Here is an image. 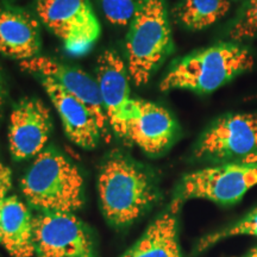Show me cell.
Wrapping results in <instances>:
<instances>
[{"mask_svg": "<svg viewBox=\"0 0 257 257\" xmlns=\"http://www.w3.org/2000/svg\"><path fill=\"white\" fill-rule=\"evenodd\" d=\"M0 244L12 257H32L34 216L17 195H9L0 210Z\"/></svg>", "mask_w": 257, "mask_h": 257, "instance_id": "obj_16", "label": "cell"}, {"mask_svg": "<svg viewBox=\"0 0 257 257\" xmlns=\"http://www.w3.org/2000/svg\"><path fill=\"white\" fill-rule=\"evenodd\" d=\"M106 19L117 27H126L131 23L141 0H99Z\"/></svg>", "mask_w": 257, "mask_h": 257, "instance_id": "obj_20", "label": "cell"}, {"mask_svg": "<svg viewBox=\"0 0 257 257\" xmlns=\"http://www.w3.org/2000/svg\"><path fill=\"white\" fill-rule=\"evenodd\" d=\"M232 0H181L176 6V21L188 30H204L230 11Z\"/></svg>", "mask_w": 257, "mask_h": 257, "instance_id": "obj_17", "label": "cell"}, {"mask_svg": "<svg viewBox=\"0 0 257 257\" xmlns=\"http://www.w3.org/2000/svg\"><path fill=\"white\" fill-rule=\"evenodd\" d=\"M40 22L18 6H0V55L19 62L40 55Z\"/></svg>", "mask_w": 257, "mask_h": 257, "instance_id": "obj_13", "label": "cell"}, {"mask_svg": "<svg viewBox=\"0 0 257 257\" xmlns=\"http://www.w3.org/2000/svg\"><path fill=\"white\" fill-rule=\"evenodd\" d=\"M256 185L257 165L219 163L185 175L178 197L182 200L204 199L227 206L238 202Z\"/></svg>", "mask_w": 257, "mask_h": 257, "instance_id": "obj_6", "label": "cell"}, {"mask_svg": "<svg viewBox=\"0 0 257 257\" xmlns=\"http://www.w3.org/2000/svg\"><path fill=\"white\" fill-rule=\"evenodd\" d=\"M19 67L24 72L36 75L38 79L51 80L68 94L82 102L94 115L105 136H107L110 127L96 79H93L82 69L69 66L49 56L38 55L34 59L22 61L19 62Z\"/></svg>", "mask_w": 257, "mask_h": 257, "instance_id": "obj_10", "label": "cell"}, {"mask_svg": "<svg viewBox=\"0 0 257 257\" xmlns=\"http://www.w3.org/2000/svg\"><path fill=\"white\" fill-rule=\"evenodd\" d=\"M257 152V113H229L219 117L199 138L198 160L214 163L240 162Z\"/></svg>", "mask_w": 257, "mask_h": 257, "instance_id": "obj_7", "label": "cell"}, {"mask_svg": "<svg viewBox=\"0 0 257 257\" xmlns=\"http://www.w3.org/2000/svg\"><path fill=\"white\" fill-rule=\"evenodd\" d=\"M179 134L178 121L159 104L134 98L127 120V142L135 144L150 156L166 152Z\"/></svg>", "mask_w": 257, "mask_h": 257, "instance_id": "obj_12", "label": "cell"}, {"mask_svg": "<svg viewBox=\"0 0 257 257\" xmlns=\"http://www.w3.org/2000/svg\"><path fill=\"white\" fill-rule=\"evenodd\" d=\"M12 188V173L11 169L4 163L0 162V210Z\"/></svg>", "mask_w": 257, "mask_h": 257, "instance_id": "obj_21", "label": "cell"}, {"mask_svg": "<svg viewBox=\"0 0 257 257\" xmlns=\"http://www.w3.org/2000/svg\"><path fill=\"white\" fill-rule=\"evenodd\" d=\"M232 2H234V0H232Z\"/></svg>", "mask_w": 257, "mask_h": 257, "instance_id": "obj_26", "label": "cell"}, {"mask_svg": "<svg viewBox=\"0 0 257 257\" xmlns=\"http://www.w3.org/2000/svg\"><path fill=\"white\" fill-rule=\"evenodd\" d=\"M98 192L102 214L115 227L133 224L159 198L150 173L121 154L111 155L101 166Z\"/></svg>", "mask_w": 257, "mask_h": 257, "instance_id": "obj_2", "label": "cell"}, {"mask_svg": "<svg viewBox=\"0 0 257 257\" xmlns=\"http://www.w3.org/2000/svg\"><path fill=\"white\" fill-rule=\"evenodd\" d=\"M182 202L179 197L174 198L121 257H185L178 238V218Z\"/></svg>", "mask_w": 257, "mask_h": 257, "instance_id": "obj_15", "label": "cell"}, {"mask_svg": "<svg viewBox=\"0 0 257 257\" xmlns=\"http://www.w3.org/2000/svg\"><path fill=\"white\" fill-rule=\"evenodd\" d=\"M36 14L73 56L88 54L100 36V23L89 0H36Z\"/></svg>", "mask_w": 257, "mask_h": 257, "instance_id": "obj_5", "label": "cell"}, {"mask_svg": "<svg viewBox=\"0 0 257 257\" xmlns=\"http://www.w3.org/2000/svg\"><path fill=\"white\" fill-rule=\"evenodd\" d=\"M255 57L238 42H220L175 61L160 82L162 92L184 89L208 94L249 72Z\"/></svg>", "mask_w": 257, "mask_h": 257, "instance_id": "obj_1", "label": "cell"}, {"mask_svg": "<svg viewBox=\"0 0 257 257\" xmlns=\"http://www.w3.org/2000/svg\"><path fill=\"white\" fill-rule=\"evenodd\" d=\"M227 34L231 41L238 43L257 38V0H244Z\"/></svg>", "mask_w": 257, "mask_h": 257, "instance_id": "obj_18", "label": "cell"}, {"mask_svg": "<svg viewBox=\"0 0 257 257\" xmlns=\"http://www.w3.org/2000/svg\"><path fill=\"white\" fill-rule=\"evenodd\" d=\"M83 178L72 161L54 148L35 157L21 181L25 200L38 212L74 213L83 205Z\"/></svg>", "mask_w": 257, "mask_h": 257, "instance_id": "obj_3", "label": "cell"}, {"mask_svg": "<svg viewBox=\"0 0 257 257\" xmlns=\"http://www.w3.org/2000/svg\"><path fill=\"white\" fill-rule=\"evenodd\" d=\"M44 91L60 115L67 137L76 146L93 149L105 135L92 112L49 79H40Z\"/></svg>", "mask_w": 257, "mask_h": 257, "instance_id": "obj_14", "label": "cell"}, {"mask_svg": "<svg viewBox=\"0 0 257 257\" xmlns=\"http://www.w3.org/2000/svg\"><path fill=\"white\" fill-rule=\"evenodd\" d=\"M6 100V88L4 80L2 78V74H0V118L3 115V110H4V105Z\"/></svg>", "mask_w": 257, "mask_h": 257, "instance_id": "obj_22", "label": "cell"}, {"mask_svg": "<svg viewBox=\"0 0 257 257\" xmlns=\"http://www.w3.org/2000/svg\"><path fill=\"white\" fill-rule=\"evenodd\" d=\"M243 257H257V248L252 249L251 251H249L245 256H243Z\"/></svg>", "mask_w": 257, "mask_h": 257, "instance_id": "obj_24", "label": "cell"}, {"mask_svg": "<svg viewBox=\"0 0 257 257\" xmlns=\"http://www.w3.org/2000/svg\"><path fill=\"white\" fill-rule=\"evenodd\" d=\"M240 234L257 237V207L251 212H249L243 219L237 221L236 224L204 237L198 244V250H205L210 248L213 244L220 242L221 239L233 236H240Z\"/></svg>", "mask_w": 257, "mask_h": 257, "instance_id": "obj_19", "label": "cell"}, {"mask_svg": "<svg viewBox=\"0 0 257 257\" xmlns=\"http://www.w3.org/2000/svg\"><path fill=\"white\" fill-rule=\"evenodd\" d=\"M95 79L108 127L126 141L127 120L134 101L126 62L114 50L104 51L98 59Z\"/></svg>", "mask_w": 257, "mask_h": 257, "instance_id": "obj_9", "label": "cell"}, {"mask_svg": "<svg viewBox=\"0 0 257 257\" xmlns=\"http://www.w3.org/2000/svg\"><path fill=\"white\" fill-rule=\"evenodd\" d=\"M34 245L37 257H95L88 229L67 212H38L34 216Z\"/></svg>", "mask_w": 257, "mask_h": 257, "instance_id": "obj_8", "label": "cell"}, {"mask_svg": "<svg viewBox=\"0 0 257 257\" xmlns=\"http://www.w3.org/2000/svg\"><path fill=\"white\" fill-rule=\"evenodd\" d=\"M53 133L49 108L38 98H23L12 108L9 124V147L12 159L25 161L46 149Z\"/></svg>", "mask_w": 257, "mask_h": 257, "instance_id": "obj_11", "label": "cell"}, {"mask_svg": "<svg viewBox=\"0 0 257 257\" xmlns=\"http://www.w3.org/2000/svg\"><path fill=\"white\" fill-rule=\"evenodd\" d=\"M125 54L131 81L149 82L173 50V35L166 0H141L128 24Z\"/></svg>", "mask_w": 257, "mask_h": 257, "instance_id": "obj_4", "label": "cell"}, {"mask_svg": "<svg viewBox=\"0 0 257 257\" xmlns=\"http://www.w3.org/2000/svg\"><path fill=\"white\" fill-rule=\"evenodd\" d=\"M240 163H244V165H257V152L243 159L240 161Z\"/></svg>", "mask_w": 257, "mask_h": 257, "instance_id": "obj_23", "label": "cell"}, {"mask_svg": "<svg viewBox=\"0 0 257 257\" xmlns=\"http://www.w3.org/2000/svg\"><path fill=\"white\" fill-rule=\"evenodd\" d=\"M248 100H257V94H253L251 96H249Z\"/></svg>", "mask_w": 257, "mask_h": 257, "instance_id": "obj_25", "label": "cell"}]
</instances>
